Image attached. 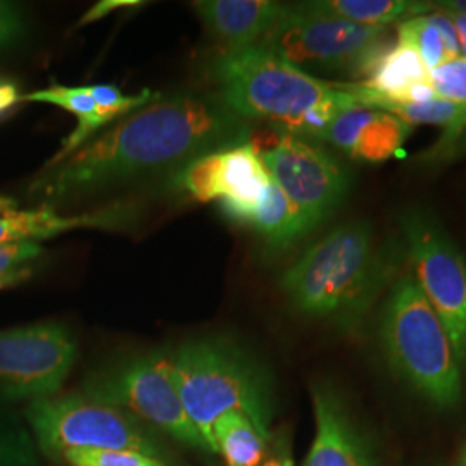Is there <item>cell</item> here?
Listing matches in <instances>:
<instances>
[{
    "instance_id": "cell-20",
    "label": "cell",
    "mask_w": 466,
    "mask_h": 466,
    "mask_svg": "<svg viewBox=\"0 0 466 466\" xmlns=\"http://www.w3.org/2000/svg\"><path fill=\"white\" fill-rule=\"evenodd\" d=\"M249 225L263 235L271 249H287L306 235L299 215L273 180Z\"/></svg>"
},
{
    "instance_id": "cell-17",
    "label": "cell",
    "mask_w": 466,
    "mask_h": 466,
    "mask_svg": "<svg viewBox=\"0 0 466 466\" xmlns=\"http://www.w3.org/2000/svg\"><path fill=\"white\" fill-rule=\"evenodd\" d=\"M21 100L52 104V106L66 109L78 117L76 128L63 142L61 149L57 150L56 156L47 163V167H56L61 161H65L71 154H75L80 147H84L88 140H92L100 128H106L109 123L115 121L96 104V100L92 99V96L88 94L86 86L54 85L49 88L21 96Z\"/></svg>"
},
{
    "instance_id": "cell-11",
    "label": "cell",
    "mask_w": 466,
    "mask_h": 466,
    "mask_svg": "<svg viewBox=\"0 0 466 466\" xmlns=\"http://www.w3.org/2000/svg\"><path fill=\"white\" fill-rule=\"evenodd\" d=\"M259 156L271 180L294 206L306 233L332 217L350 192L348 171L332 154L304 137L282 134Z\"/></svg>"
},
{
    "instance_id": "cell-26",
    "label": "cell",
    "mask_w": 466,
    "mask_h": 466,
    "mask_svg": "<svg viewBox=\"0 0 466 466\" xmlns=\"http://www.w3.org/2000/svg\"><path fill=\"white\" fill-rule=\"evenodd\" d=\"M431 84L439 99L466 104V59L456 57L431 69Z\"/></svg>"
},
{
    "instance_id": "cell-1",
    "label": "cell",
    "mask_w": 466,
    "mask_h": 466,
    "mask_svg": "<svg viewBox=\"0 0 466 466\" xmlns=\"http://www.w3.org/2000/svg\"><path fill=\"white\" fill-rule=\"evenodd\" d=\"M248 135V121L230 111L218 94L159 96L47 167L34 188L52 199L99 194L177 171L198 157L244 144Z\"/></svg>"
},
{
    "instance_id": "cell-3",
    "label": "cell",
    "mask_w": 466,
    "mask_h": 466,
    "mask_svg": "<svg viewBox=\"0 0 466 466\" xmlns=\"http://www.w3.org/2000/svg\"><path fill=\"white\" fill-rule=\"evenodd\" d=\"M392 269L371 223L354 219L306 250L283 273L280 289L302 315L354 329L390 280Z\"/></svg>"
},
{
    "instance_id": "cell-23",
    "label": "cell",
    "mask_w": 466,
    "mask_h": 466,
    "mask_svg": "<svg viewBox=\"0 0 466 466\" xmlns=\"http://www.w3.org/2000/svg\"><path fill=\"white\" fill-rule=\"evenodd\" d=\"M398 40L417 50L429 71L451 61L442 36L425 15L398 25Z\"/></svg>"
},
{
    "instance_id": "cell-14",
    "label": "cell",
    "mask_w": 466,
    "mask_h": 466,
    "mask_svg": "<svg viewBox=\"0 0 466 466\" xmlns=\"http://www.w3.org/2000/svg\"><path fill=\"white\" fill-rule=\"evenodd\" d=\"M413 130L390 113L352 106L333 119L321 140L350 154L352 159L382 163L394 157Z\"/></svg>"
},
{
    "instance_id": "cell-13",
    "label": "cell",
    "mask_w": 466,
    "mask_h": 466,
    "mask_svg": "<svg viewBox=\"0 0 466 466\" xmlns=\"http://www.w3.org/2000/svg\"><path fill=\"white\" fill-rule=\"evenodd\" d=\"M138 218L132 204H113L97 211L63 217L50 206L38 209H19L17 202L0 196V246L17 242H36L80 228H125Z\"/></svg>"
},
{
    "instance_id": "cell-6",
    "label": "cell",
    "mask_w": 466,
    "mask_h": 466,
    "mask_svg": "<svg viewBox=\"0 0 466 466\" xmlns=\"http://www.w3.org/2000/svg\"><path fill=\"white\" fill-rule=\"evenodd\" d=\"M25 418L36 448L56 461L71 450L138 451L171 460L167 444L156 431L123 410L85 394L32 400Z\"/></svg>"
},
{
    "instance_id": "cell-36",
    "label": "cell",
    "mask_w": 466,
    "mask_h": 466,
    "mask_svg": "<svg viewBox=\"0 0 466 466\" xmlns=\"http://www.w3.org/2000/svg\"><path fill=\"white\" fill-rule=\"evenodd\" d=\"M458 466H466V448L465 451H463V454H461V460H460Z\"/></svg>"
},
{
    "instance_id": "cell-29",
    "label": "cell",
    "mask_w": 466,
    "mask_h": 466,
    "mask_svg": "<svg viewBox=\"0 0 466 466\" xmlns=\"http://www.w3.org/2000/svg\"><path fill=\"white\" fill-rule=\"evenodd\" d=\"M427 17L442 36V42L446 46L451 59L460 57V54H461L460 52V38H458V32H456V28H454V25H452V21L448 17V15H444L442 11H435L432 15H427Z\"/></svg>"
},
{
    "instance_id": "cell-19",
    "label": "cell",
    "mask_w": 466,
    "mask_h": 466,
    "mask_svg": "<svg viewBox=\"0 0 466 466\" xmlns=\"http://www.w3.org/2000/svg\"><path fill=\"white\" fill-rule=\"evenodd\" d=\"M306 4L318 13L340 17L363 26H387L396 21H400V25L435 9L431 2L410 0H318Z\"/></svg>"
},
{
    "instance_id": "cell-10",
    "label": "cell",
    "mask_w": 466,
    "mask_h": 466,
    "mask_svg": "<svg viewBox=\"0 0 466 466\" xmlns=\"http://www.w3.org/2000/svg\"><path fill=\"white\" fill-rule=\"evenodd\" d=\"M78 360V340L63 323L0 332V400L54 398Z\"/></svg>"
},
{
    "instance_id": "cell-15",
    "label": "cell",
    "mask_w": 466,
    "mask_h": 466,
    "mask_svg": "<svg viewBox=\"0 0 466 466\" xmlns=\"http://www.w3.org/2000/svg\"><path fill=\"white\" fill-rule=\"evenodd\" d=\"M192 7L208 30L230 50L261 44L282 16L285 4L269 0H200Z\"/></svg>"
},
{
    "instance_id": "cell-25",
    "label": "cell",
    "mask_w": 466,
    "mask_h": 466,
    "mask_svg": "<svg viewBox=\"0 0 466 466\" xmlns=\"http://www.w3.org/2000/svg\"><path fill=\"white\" fill-rule=\"evenodd\" d=\"M57 461L66 466H175L171 460L127 450L65 451Z\"/></svg>"
},
{
    "instance_id": "cell-22",
    "label": "cell",
    "mask_w": 466,
    "mask_h": 466,
    "mask_svg": "<svg viewBox=\"0 0 466 466\" xmlns=\"http://www.w3.org/2000/svg\"><path fill=\"white\" fill-rule=\"evenodd\" d=\"M221 150L187 163L173 175V187L199 202L219 200Z\"/></svg>"
},
{
    "instance_id": "cell-31",
    "label": "cell",
    "mask_w": 466,
    "mask_h": 466,
    "mask_svg": "<svg viewBox=\"0 0 466 466\" xmlns=\"http://www.w3.org/2000/svg\"><path fill=\"white\" fill-rule=\"evenodd\" d=\"M261 466H296L285 439L279 441V444L268 454L267 460L263 461Z\"/></svg>"
},
{
    "instance_id": "cell-12",
    "label": "cell",
    "mask_w": 466,
    "mask_h": 466,
    "mask_svg": "<svg viewBox=\"0 0 466 466\" xmlns=\"http://www.w3.org/2000/svg\"><path fill=\"white\" fill-rule=\"evenodd\" d=\"M317 432L302 466H377L339 389L330 382L311 385Z\"/></svg>"
},
{
    "instance_id": "cell-24",
    "label": "cell",
    "mask_w": 466,
    "mask_h": 466,
    "mask_svg": "<svg viewBox=\"0 0 466 466\" xmlns=\"http://www.w3.org/2000/svg\"><path fill=\"white\" fill-rule=\"evenodd\" d=\"M36 442L16 418L0 410V466H40Z\"/></svg>"
},
{
    "instance_id": "cell-32",
    "label": "cell",
    "mask_w": 466,
    "mask_h": 466,
    "mask_svg": "<svg viewBox=\"0 0 466 466\" xmlns=\"http://www.w3.org/2000/svg\"><path fill=\"white\" fill-rule=\"evenodd\" d=\"M19 100H21V96L17 92L16 85L0 80V115L4 111H7L9 107H13Z\"/></svg>"
},
{
    "instance_id": "cell-4",
    "label": "cell",
    "mask_w": 466,
    "mask_h": 466,
    "mask_svg": "<svg viewBox=\"0 0 466 466\" xmlns=\"http://www.w3.org/2000/svg\"><path fill=\"white\" fill-rule=\"evenodd\" d=\"M169 367L187 415L213 452V425L228 411L246 415L271 437V379L242 344L219 335L192 339L169 350Z\"/></svg>"
},
{
    "instance_id": "cell-5",
    "label": "cell",
    "mask_w": 466,
    "mask_h": 466,
    "mask_svg": "<svg viewBox=\"0 0 466 466\" xmlns=\"http://www.w3.org/2000/svg\"><path fill=\"white\" fill-rule=\"evenodd\" d=\"M390 368L418 394L451 408L461 398V367L450 335L411 273L392 283L380 319Z\"/></svg>"
},
{
    "instance_id": "cell-16",
    "label": "cell",
    "mask_w": 466,
    "mask_h": 466,
    "mask_svg": "<svg viewBox=\"0 0 466 466\" xmlns=\"http://www.w3.org/2000/svg\"><path fill=\"white\" fill-rule=\"evenodd\" d=\"M269 182L271 177L256 146L244 142L221 150L219 202L228 217L250 223Z\"/></svg>"
},
{
    "instance_id": "cell-18",
    "label": "cell",
    "mask_w": 466,
    "mask_h": 466,
    "mask_svg": "<svg viewBox=\"0 0 466 466\" xmlns=\"http://www.w3.org/2000/svg\"><path fill=\"white\" fill-rule=\"evenodd\" d=\"M211 441L215 454H221L228 466H261L267 460L269 439L238 411L217 418Z\"/></svg>"
},
{
    "instance_id": "cell-28",
    "label": "cell",
    "mask_w": 466,
    "mask_h": 466,
    "mask_svg": "<svg viewBox=\"0 0 466 466\" xmlns=\"http://www.w3.org/2000/svg\"><path fill=\"white\" fill-rule=\"evenodd\" d=\"M44 252L36 242H17L0 246V275L19 269L25 263L36 259Z\"/></svg>"
},
{
    "instance_id": "cell-34",
    "label": "cell",
    "mask_w": 466,
    "mask_h": 466,
    "mask_svg": "<svg viewBox=\"0 0 466 466\" xmlns=\"http://www.w3.org/2000/svg\"><path fill=\"white\" fill-rule=\"evenodd\" d=\"M439 11V9H437ZM444 15H448L456 32H458V38H460V52L465 54L466 59V16L463 15H456V13H451V11H442Z\"/></svg>"
},
{
    "instance_id": "cell-2",
    "label": "cell",
    "mask_w": 466,
    "mask_h": 466,
    "mask_svg": "<svg viewBox=\"0 0 466 466\" xmlns=\"http://www.w3.org/2000/svg\"><path fill=\"white\" fill-rule=\"evenodd\" d=\"M218 96L242 119L269 121L285 134L319 138L358 106L342 84L309 75L265 46L225 50L213 65Z\"/></svg>"
},
{
    "instance_id": "cell-7",
    "label": "cell",
    "mask_w": 466,
    "mask_h": 466,
    "mask_svg": "<svg viewBox=\"0 0 466 466\" xmlns=\"http://www.w3.org/2000/svg\"><path fill=\"white\" fill-rule=\"evenodd\" d=\"M82 394L123 410L184 446L213 452L185 411L171 379L169 350L144 352L100 368L85 380Z\"/></svg>"
},
{
    "instance_id": "cell-21",
    "label": "cell",
    "mask_w": 466,
    "mask_h": 466,
    "mask_svg": "<svg viewBox=\"0 0 466 466\" xmlns=\"http://www.w3.org/2000/svg\"><path fill=\"white\" fill-rule=\"evenodd\" d=\"M400 117L408 125H439L448 134H458L466 128V104H456L450 100L435 99L425 104L389 106L383 109Z\"/></svg>"
},
{
    "instance_id": "cell-30",
    "label": "cell",
    "mask_w": 466,
    "mask_h": 466,
    "mask_svg": "<svg viewBox=\"0 0 466 466\" xmlns=\"http://www.w3.org/2000/svg\"><path fill=\"white\" fill-rule=\"evenodd\" d=\"M140 4H142V2H138V0H100L94 7H90V9L85 13L84 17L80 19V23H78L76 26L80 28V26H85V25L96 23V21H100L102 17L115 13L117 9L134 7V5H140Z\"/></svg>"
},
{
    "instance_id": "cell-8",
    "label": "cell",
    "mask_w": 466,
    "mask_h": 466,
    "mask_svg": "<svg viewBox=\"0 0 466 466\" xmlns=\"http://www.w3.org/2000/svg\"><path fill=\"white\" fill-rule=\"evenodd\" d=\"M261 46L298 67L346 71L365 80L390 47L387 26H363L329 16L306 2L285 5Z\"/></svg>"
},
{
    "instance_id": "cell-9",
    "label": "cell",
    "mask_w": 466,
    "mask_h": 466,
    "mask_svg": "<svg viewBox=\"0 0 466 466\" xmlns=\"http://www.w3.org/2000/svg\"><path fill=\"white\" fill-rule=\"evenodd\" d=\"M400 228L413 277L450 335L460 367H466V256L421 208L404 211Z\"/></svg>"
},
{
    "instance_id": "cell-33",
    "label": "cell",
    "mask_w": 466,
    "mask_h": 466,
    "mask_svg": "<svg viewBox=\"0 0 466 466\" xmlns=\"http://www.w3.org/2000/svg\"><path fill=\"white\" fill-rule=\"evenodd\" d=\"M30 275H32V269H30V268H19V269H13V271H7V273H2V275H0V289L23 282V280H26Z\"/></svg>"
},
{
    "instance_id": "cell-27",
    "label": "cell",
    "mask_w": 466,
    "mask_h": 466,
    "mask_svg": "<svg viewBox=\"0 0 466 466\" xmlns=\"http://www.w3.org/2000/svg\"><path fill=\"white\" fill-rule=\"evenodd\" d=\"M25 34L26 17L23 9L11 2H0V49L16 44Z\"/></svg>"
},
{
    "instance_id": "cell-35",
    "label": "cell",
    "mask_w": 466,
    "mask_h": 466,
    "mask_svg": "<svg viewBox=\"0 0 466 466\" xmlns=\"http://www.w3.org/2000/svg\"><path fill=\"white\" fill-rule=\"evenodd\" d=\"M433 5H437L439 11H451V13L466 16V0H448V2H439Z\"/></svg>"
}]
</instances>
